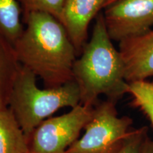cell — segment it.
<instances>
[{
  "label": "cell",
  "instance_id": "14",
  "mask_svg": "<svg viewBox=\"0 0 153 153\" xmlns=\"http://www.w3.org/2000/svg\"><path fill=\"white\" fill-rule=\"evenodd\" d=\"M147 135V127L133 129L117 153H139L141 145Z\"/></svg>",
  "mask_w": 153,
  "mask_h": 153
},
{
  "label": "cell",
  "instance_id": "12",
  "mask_svg": "<svg viewBox=\"0 0 153 153\" xmlns=\"http://www.w3.org/2000/svg\"><path fill=\"white\" fill-rule=\"evenodd\" d=\"M128 94L133 99V106L142 111L153 126V82L145 79L128 82Z\"/></svg>",
  "mask_w": 153,
  "mask_h": 153
},
{
  "label": "cell",
  "instance_id": "15",
  "mask_svg": "<svg viewBox=\"0 0 153 153\" xmlns=\"http://www.w3.org/2000/svg\"><path fill=\"white\" fill-rule=\"evenodd\" d=\"M139 153H153V140L148 137V135L141 145Z\"/></svg>",
  "mask_w": 153,
  "mask_h": 153
},
{
  "label": "cell",
  "instance_id": "10",
  "mask_svg": "<svg viewBox=\"0 0 153 153\" xmlns=\"http://www.w3.org/2000/svg\"><path fill=\"white\" fill-rule=\"evenodd\" d=\"M19 65L13 45L0 34V110L9 108V97Z\"/></svg>",
  "mask_w": 153,
  "mask_h": 153
},
{
  "label": "cell",
  "instance_id": "2",
  "mask_svg": "<svg viewBox=\"0 0 153 153\" xmlns=\"http://www.w3.org/2000/svg\"><path fill=\"white\" fill-rule=\"evenodd\" d=\"M72 74L84 106L94 107L101 95L118 101L128 94L123 60L107 31L103 11L96 17L90 39L74 61Z\"/></svg>",
  "mask_w": 153,
  "mask_h": 153
},
{
  "label": "cell",
  "instance_id": "9",
  "mask_svg": "<svg viewBox=\"0 0 153 153\" xmlns=\"http://www.w3.org/2000/svg\"><path fill=\"white\" fill-rule=\"evenodd\" d=\"M0 153H30L29 143L9 108L0 110Z\"/></svg>",
  "mask_w": 153,
  "mask_h": 153
},
{
  "label": "cell",
  "instance_id": "16",
  "mask_svg": "<svg viewBox=\"0 0 153 153\" xmlns=\"http://www.w3.org/2000/svg\"><path fill=\"white\" fill-rule=\"evenodd\" d=\"M117 1V0H106V1H105V2H104V7H107V6L110 5L111 4L115 2V1Z\"/></svg>",
  "mask_w": 153,
  "mask_h": 153
},
{
  "label": "cell",
  "instance_id": "1",
  "mask_svg": "<svg viewBox=\"0 0 153 153\" xmlns=\"http://www.w3.org/2000/svg\"><path fill=\"white\" fill-rule=\"evenodd\" d=\"M24 29L13 45L18 62L41 79L45 88L73 81L77 54L62 24L45 13L24 19Z\"/></svg>",
  "mask_w": 153,
  "mask_h": 153
},
{
  "label": "cell",
  "instance_id": "11",
  "mask_svg": "<svg viewBox=\"0 0 153 153\" xmlns=\"http://www.w3.org/2000/svg\"><path fill=\"white\" fill-rule=\"evenodd\" d=\"M22 13L17 0H0V34L12 45L24 29Z\"/></svg>",
  "mask_w": 153,
  "mask_h": 153
},
{
  "label": "cell",
  "instance_id": "4",
  "mask_svg": "<svg viewBox=\"0 0 153 153\" xmlns=\"http://www.w3.org/2000/svg\"><path fill=\"white\" fill-rule=\"evenodd\" d=\"M116 102L106 99L96 104L84 135L65 153H117L133 129L131 118L118 116Z\"/></svg>",
  "mask_w": 153,
  "mask_h": 153
},
{
  "label": "cell",
  "instance_id": "13",
  "mask_svg": "<svg viewBox=\"0 0 153 153\" xmlns=\"http://www.w3.org/2000/svg\"><path fill=\"white\" fill-rule=\"evenodd\" d=\"M22 8L23 18L31 13L48 14L60 22L63 6L65 0H17Z\"/></svg>",
  "mask_w": 153,
  "mask_h": 153
},
{
  "label": "cell",
  "instance_id": "7",
  "mask_svg": "<svg viewBox=\"0 0 153 153\" xmlns=\"http://www.w3.org/2000/svg\"><path fill=\"white\" fill-rule=\"evenodd\" d=\"M106 0H65L60 23L79 56L87 43L88 28L104 9Z\"/></svg>",
  "mask_w": 153,
  "mask_h": 153
},
{
  "label": "cell",
  "instance_id": "5",
  "mask_svg": "<svg viewBox=\"0 0 153 153\" xmlns=\"http://www.w3.org/2000/svg\"><path fill=\"white\" fill-rule=\"evenodd\" d=\"M94 107L79 104L67 114L42 122L30 137V153H65L90 120Z\"/></svg>",
  "mask_w": 153,
  "mask_h": 153
},
{
  "label": "cell",
  "instance_id": "8",
  "mask_svg": "<svg viewBox=\"0 0 153 153\" xmlns=\"http://www.w3.org/2000/svg\"><path fill=\"white\" fill-rule=\"evenodd\" d=\"M127 82L153 76V29L142 36L119 42Z\"/></svg>",
  "mask_w": 153,
  "mask_h": 153
},
{
  "label": "cell",
  "instance_id": "3",
  "mask_svg": "<svg viewBox=\"0 0 153 153\" xmlns=\"http://www.w3.org/2000/svg\"><path fill=\"white\" fill-rule=\"evenodd\" d=\"M37 78L20 65L9 97V109L28 143L36 128L51 115L80 104L79 87L74 80L58 87L41 89Z\"/></svg>",
  "mask_w": 153,
  "mask_h": 153
},
{
  "label": "cell",
  "instance_id": "6",
  "mask_svg": "<svg viewBox=\"0 0 153 153\" xmlns=\"http://www.w3.org/2000/svg\"><path fill=\"white\" fill-rule=\"evenodd\" d=\"M111 39L119 42L148 33L153 26V0H117L104 7Z\"/></svg>",
  "mask_w": 153,
  "mask_h": 153
}]
</instances>
